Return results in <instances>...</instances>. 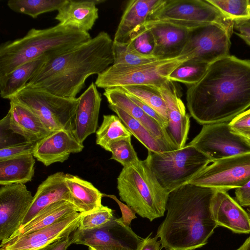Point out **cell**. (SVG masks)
<instances>
[{"mask_svg": "<svg viewBox=\"0 0 250 250\" xmlns=\"http://www.w3.org/2000/svg\"><path fill=\"white\" fill-rule=\"evenodd\" d=\"M227 19L234 22L250 19V0H207Z\"/></svg>", "mask_w": 250, "mask_h": 250, "instance_id": "e575fe53", "label": "cell"}, {"mask_svg": "<svg viewBox=\"0 0 250 250\" xmlns=\"http://www.w3.org/2000/svg\"><path fill=\"white\" fill-rule=\"evenodd\" d=\"M96 134V144L106 151L113 142L132 135L121 120L115 115L103 116L102 123Z\"/></svg>", "mask_w": 250, "mask_h": 250, "instance_id": "4dcf8cb0", "label": "cell"}, {"mask_svg": "<svg viewBox=\"0 0 250 250\" xmlns=\"http://www.w3.org/2000/svg\"><path fill=\"white\" fill-rule=\"evenodd\" d=\"M82 214L78 228L81 230H89L103 227L114 216L113 210L103 205L98 209Z\"/></svg>", "mask_w": 250, "mask_h": 250, "instance_id": "f35d334b", "label": "cell"}, {"mask_svg": "<svg viewBox=\"0 0 250 250\" xmlns=\"http://www.w3.org/2000/svg\"><path fill=\"white\" fill-rule=\"evenodd\" d=\"M0 124L23 137L25 141L34 143L51 133L34 112L13 101H10L9 110Z\"/></svg>", "mask_w": 250, "mask_h": 250, "instance_id": "ffe728a7", "label": "cell"}, {"mask_svg": "<svg viewBox=\"0 0 250 250\" xmlns=\"http://www.w3.org/2000/svg\"><path fill=\"white\" fill-rule=\"evenodd\" d=\"M211 208L213 218L218 226L227 228L235 233H250L249 214L227 191H216Z\"/></svg>", "mask_w": 250, "mask_h": 250, "instance_id": "44dd1931", "label": "cell"}, {"mask_svg": "<svg viewBox=\"0 0 250 250\" xmlns=\"http://www.w3.org/2000/svg\"><path fill=\"white\" fill-rule=\"evenodd\" d=\"M104 0H66L58 10L55 19L60 25L88 32L99 18L96 5Z\"/></svg>", "mask_w": 250, "mask_h": 250, "instance_id": "cb8c5ba5", "label": "cell"}, {"mask_svg": "<svg viewBox=\"0 0 250 250\" xmlns=\"http://www.w3.org/2000/svg\"><path fill=\"white\" fill-rule=\"evenodd\" d=\"M47 55L28 62L16 68L10 73L0 77L1 98L9 100L24 88L35 74L49 59Z\"/></svg>", "mask_w": 250, "mask_h": 250, "instance_id": "83f0119b", "label": "cell"}, {"mask_svg": "<svg viewBox=\"0 0 250 250\" xmlns=\"http://www.w3.org/2000/svg\"><path fill=\"white\" fill-rule=\"evenodd\" d=\"M34 196L24 184L1 186L0 188V240L9 239L21 226Z\"/></svg>", "mask_w": 250, "mask_h": 250, "instance_id": "4fadbf2b", "label": "cell"}, {"mask_svg": "<svg viewBox=\"0 0 250 250\" xmlns=\"http://www.w3.org/2000/svg\"><path fill=\"white\" fill-rule=\"evenodd\" d=\"M131 136L115 141L108 147L107 151L112 153L111 159L120 163L123 167L140 160L131 144Z\"/></svg>", "mask_w": 250, "mask_h": 250, "instance_id": "8d00e7d4", "label": "cell"}, {"mask_svg": "<svg viewBox=\"0 0 250 250\" xmlns=\"http://www.w3.org/2000/svg\"><path fill=\"white\" fill-rule=\"evenodd\" d=\"M120 199L150 221L162 217L168 192L159 184L146 160L123 167L117 178Z\"/></svg>", "mask_w": 250, "mask_h": 250, "instance_id": "5b68a950", "label": "cell"}, {"mask_svg": "<svg viewBox=\"0 0 250 250\" xmlns=\"http://www.w3.org/2000/svg\"><path fill=\"white\" fill-rule=\"evenodd\" d=\"M158 237L156 235L154 237H151V234L144 238V241L139 250H160L161 244L160 240L158 241Z\"/></svg>", "mask_w": 250, "mask_h": 250, "instance_id": "bcb514c9", "label": "cell"}, {"mask_svg": "<svg viewBox=\"0 0 250 250\" xmlns=\"http://www.w3.org/2000/svg\"><path fill=\"white\" fill-rule=\"evenodd\" d=\"M113 64L135 65L149 63L160 59L146 56L130 49L126 43L113 41Z\"/></svg>", "mask_w": 250, "mask_h": 250, "instance_id": "d590c367", "label": "cell"}, {"mask_svg": "<svg viewBox=\"0 0 250 250\" xmlns=\"http://www.w3.org/2000/svg\"><path fill=\"white\" fill-rule=\"evenodd\" d=\"M231 34L217 23L204 24L190 30L187 42L181 54L210 64L229 55Z\"/></svg>", "mask_w": 250, "mask_h": 250, "instance_id": "7c38bea8", "label": "cell"}, {"mask_svg": "<svg viewBox=\"0 0 250 250\" xmlns=\"http://www.w3.org/2000/svg\"><path fill=\"white\" fill-rule=\"evenodd\" d=\"M190 115L202 125L229 122L250 106V60L230 55L210 63L186 93Z\"/></svg>", "mask_w": 250, "mask_h": 250, "instance_id": "6da1fadb", "label": "cell"}, {"mask_svg": "<svg viewBox=\"0 0 250 250\" xmlns=\"http://www.w3.org/2000/svg\"><path fill=\"white\" fill-rule=\"evenodd\" d=\"M250 180V152L214 161L187 184L227 191Z\"/></svg>", "mask_w": 250, "mask_h": 250, "instance_id": "30bf717a", "label": "cell"}, {"mask_svg": "<svg viewBox=\"0 0 250 250\" xmlns=\"http://www.w3.org/2000/svg\"><path fill=\"white\" fill-rule=\"evenodd\" d=\"M121 88L126 93L150 106L168 123L167 110L165 102L156 87L147 85H131Z\"/></svg>", "mask_w": 250, "mask_h": 250, "instance_id": "d6a6232c", "label": "cell"}, {"mask_svg": "<svg viewBox=\"0 0 250 250\" xmlns=\"http://www.w3.org/2000/svg\"><path fill=\"white\" fill-rule=\"evenodd\" d=\"M9 100L21 104L31 110L51 132L60 130H74L78 98H64L24 87Z\"/></svg>", "mask_w": 250, "mask_h": 250, "instance_id": "ba28073f", "label": "cell"}, {"mask_svg": "<svg viewBox=\"0 0 250 250\" xmlns=\"http://www.w3.org/2000/svg\"><path fill=\"white\" fill-rule=\"evenodd\" d=\"M72 244V235H69L52 243L42 250H66Z\"/></svg>", "mask_w": 250, "mask_h": 250, "instance_id": "f6af8a7d", "label": "cell"}, {"mask_svg": "<svg viewBox=\"0 0 250 250\" xmlns=\"http://www.w3.org/2000/svg\"><path fill=\"white\" fill-rule=\"evenodd\" d=\"M165 0H132L128 2L114 35V41L126 43L131 33L147 21Z\"/></svg>", "mask_w": 250, "mask_h": 250, "instance_id": "d4e9b609", "label": "cell"}, {"mask_svg": "<svg viewBox=\"0 0 250 250\" xmlns=\"http://www.w3.org/2000/svg\"><path fill=\"white\" fill-rule=\"evenodd\" d=\"M104 95L108 105L123 110L144 126L159 142L166 151L178 149L169 136L167 129L146 114L120 87L104 89Z\"/></svg>", "mask_w": 250, "mask_h": 250, "instance_id": "e0dca14e", "label": "cell"}, {"mask_svg": "<svg viewBox=\"0 0 250 250\" xmlns=\"http://www.w3.org/2000/svg\"><path fill=\"white\" fill-rule=\"evenodd\" d=\"M77 212L75 206L68 201L62 200L55 202L42 210L30 221L21 226L9 239L0 244L6 243L19 236L49 226Z\"/></svg>", "mask_w": 250, "mask_h": 250, "instance_id": "484cf974", "label": "cell"}, {"mask_svg": "<svg viewBox=\"0 0 250 250\" xmlns=\"http://www.w3.org/2000/svg\"><path fill=\"white\" fill-rule=\"evenodd\" d=\"M160 185L168 193L187 184L212 161L188 144L174 150L148 151L145 159Z\"/></svg>", "mask_w": 250, "mask_h": 250, "instance_id": "8992f818", "label": "cell"}, {"mask_svg": "<svg viewBox=\"0 0 250 250\" xmlns=\"http://www.w3.org/2000/svg\"><path fill=\"white\" fill-rule=\"evenodd\" d=\"M126 43L130 49L140 54L154 56L155 43L153 37L150 30L144 24L131 33Z\"/></svg>", "mask_w": 250, "mask_h": 250, "instance_id": "74e56055", "label": "cell"}, {"mask_svg": "<svg viewBox=\"0 0 250 250\" xmlns=\"http://www.w3.org/2000/svg\"><path fill=\"white\" fill-rule=\"evenodd\" d=\"M164 99L167 110L168 123L167 131L178 149L184 147L190 128V117L178 95L174 82L168 80L155 87Z\"/></svg>", "mask_w": 250, "mask_h": 250, "instance_id": "2e32d148", "label": "cell"}, {"mask_svg": "<svg viewBox=\"0 0 250 250\" xmlns=\"http://www.w3.org/2000/svg\"><path fill=\"white\" fill-rule=\"evenodd\" d=\"M65 174L58 172L49 175L38 187L33 200L21 226L32 220L42 210L49 205L62 200L71 203V197L67 187Z\"/></svg>", "mask_w": 250, "mask_h": 250, "instance_id": "603a6c76", "label": "cell"}, {"mask_svg": "<svg viewBox=\"0 0 250 250\" xmlns=\"http://www.w3.org/2000/svg\"><path fill=\"white\" fill-rule=\"evenodd\" d=\"M103 196L110 197L115 200L119 205L122 216L119 220L125 226L130 227L131 222L133 219L136 218L135 211L129 206L120 201L114 195H106L103 194Z\"/></svg>", "mask_w": 250, "mask_h": 250, "instance_id": "b9f144b4", "label": "cell"}, {"mask_svg": "<svg viewBox=\"0 0 250 250\" xmlns=\"http://www.w3.org/2000/svg\"><path fill=\"white\" fill-rule=\"evenodd\" d=\"M83 144L80 143L73 131L60 130L51 132L37 142L33 155L45 166L66 161L71 153L83 150Z\"/></svg>", "mask_w": 250, "mask_h": 250, "instance_id": "ac0fdd59", "label": "cell"}, {"mask_svg": "<svg viewBox=\"0 0 250 250\" xmlns=\"http://www.w3.org/2000/svg\"><path fill=\"white\" fill-rule=\"evenodd\" d=\"M229 126L235 133L246 137L250 135V109L235 117L229 122Z\"/></svg>", "mask_w": 250, "mask_h": 250, "instance_id": "60d3db41", "label": "cell"}, {"mask_svg": "<svg viewBox=\"0 0 250 250\" xmlns=\"http://www.w3.org/2000/svg\"><path fill=\"white\" fill-rule=\"evenodd\" d=\"M66 0H9L8 7L15 12L28 15L34 19L40 15L58 10Z\"/></svg>", "mask_w": 250, "mask_h": 250, "instance_id": "1f68e13d", "label": "cell"}, {"mask_svg": "<svg viewBox=\"0 0 250 250\" xmlns=\"http://www.w3.org/2000/svg\"><path fill=\"white\" fill-rule=\"evenodd\" d=\"M89 250H130L124 247L117 246H99L88 247Z\"/></svg>", "mask_w": 250, "mask_h": 250, "instance_id": "c3c4849f", "label": "cell"}, {"mask_svg": "<svg viewBox=\"0 0 250 250\" xmlns=\"http://www.w3.org/2000/svg\"><path fill=\"white\" fill-rule=\"evenodd\" d=\"M147 21L168 22L188 29L206 24L217 23L231 35L234 29V22L225 17L207 0H165Z\"/></svg>", "mask_w": 250, "mask_h": 250, "instance_id": "9c48e42d", "label": "cell"}, {"mask_svg": "<svg viewBox=\"0 0 250 250\" xmlns=\"http://www.w3.org/2000/svg\"><path fill=\"white\" fill-rule=\"evenodd\" d=\"M217 189L186 184L168 193L165 219L156 236L166 250H194L208 243L218 227L211 212Z\"/></svg>", "mask_w": 250, "mask_h": 250, "instance_id": "7a4b0ae2", "label": "cell"}, {"mask_svg": "<svg viewBox=\"0 0 250 250\" xmlns=\"http://www.w3.org/2000/svg\"><path fill=\"white\" fill-rule=\"evenodd\" d=\"M128 97L148 116L153 118L164 128L167 129L168 126V122L165 120L157 111L149 105L143 103L137 98L127 93Z\"/></svg>", "mask_w": 250, "mask_h": 250, "instance_id": "7bdbcfd3", "label": "cell"}, {"mask_svg": "<svg viewBox=\"0 0 250 250\" xmlns=\"http://www.w3.org/2000/svg\"><path fill=\"white\" fill-rule=\"evenodd\" d=\"M71 235L72 244L88 247L117 246L130 250H139L144 240L115 216L103 227L89 230L77 228Z\"/></svg>", "mask_w": 250, "mask_h": 250, "instance_id": "5bb4252c", "label": "cell"}, {"mask_svg": "<svg viewBox=\"0 0 250 250\" xmlns=\"http://www.w3.org/2000/svg\"><path fill=\"white\" fill-rule=\"evenodd\" d=\"M233 27L239 34L250 37V19L234 22Z\"/></svg>", "mask_w": 250, "mask_h": 250, "instance_id": "7dc6e473", "label": "cell"}, {"mask_svg": "<svg viewBox=\"0 0 250 250\" xmlns=\"http://www.w3.org/2000/svg\"><path fill=\"white\" fill-rule=\"evenodd\" d=\"M35 144L24 141L0 148V161L22 155L33 154Z\"/></svg>", "mask_w": 250, "mask_h": 250, "instance_id": "ab89813d", "label": "cell"}, {"mask_svg": "<svg viewBox=\"0 0 250 250\" xmlns=\"http://www.w3.org/2000/svg\"><path fill=\"white\" fill-rule=\"evenodd\" d=\"M113 63V40L101 31L87 42L48 60L25 87L76 98L89 76L100 74Z\"/></svg>", "mask_w": 250, "mask_h": 250, "instance_id": "3957f363", "label": "cell"}, {"mask_svg": "<svg viewBox=\"0 0 250 250\" xmlns=\"http://www.w3.org/2000/svg\"><path fill=\"white\" fill-rule=\"evenodd\" d=\"M65 181L70 192L71 203L78 211L84 214L101 208L103 193L90 182L70 174H65Z\"/></svg>", "mask_w": 250, "mask_h": 250, "instance_id": "4316f807", "label": "cell"}, {"mask_svg": "<svg viewBox=\"0 0 250 250\" xmlns=\"http://www.w3.org/2000/svg\"><path fill=\"white\" fill-rule=\"evenodd\" d=\"M207 155L212 162L250 152V145L232 131L229 122L203 125L200 132L188 144Z\"/></svg>", "mask_w": 250, "mask_h": 250, "instance_id": "8fae6325", "label": "cell"}, {"mask_svg": "<svg viewBox=\"0 0 250 250\" xmlns=\"http://www.w3.org/2000/svg\"><path fill=\"white\" fill-rule=\"evenodd\" d=\"M82 215L77 212L49 226L0 244V250H42L73 233L78 228Z\"/></svg>", "mask_w": 250, "mask_h": 250, "instance_id": "9a60e30c", "label": "cell"}, {"mask_svg": "<svg viewBox=\"0 0 250 250\" xmlns=\"http://www.w3.org/2000/svg\"><path fill=\"white\" fill-rule=\"evenodd\" d=\"M191 59V55L186 54L140 65L112 64L98 75L95 84L104 89L131 85L158 86L168 81V76L175 68Z\"/></svg>", "mask_w": 250, "mask_h": 250, "instance_id": "52a82bcc", "label": "cell"}, {"mask_svg": "<svg viewBox=\"0 0 250 250\" xmlns=\"http://www.w3.org/2000/svg\"><path fill=\"white\" fill-rule=\"evenodd\" d=\"M35 160L27 154L0 161V185L24 184L34 175Z\"/></svg>", "mask_w": 250, "mask_h": 250, "instance_id": "f1b7e54d", "label": "cell"}, {"mask_svg": "<svg viewBox=\"0 0 250 250\" xmlns=\"http://www.w3.org/2000/svg\"><path fill=\"white\" fill-rule=\"evenodd\" d=\"M237 202L242 207L250 206V180L244 186L235 189Z\"/></svg>", "mask_w": 250, "mask_h": 250, "instance_id": "ee69618b", "label": "cell"}, {"mask_svg": "<svg viewBox=\"0 0 250 250\" xmlns=\"http://www.w3.org/2000/svg\"><path fill=\"white\" fill-rule=\"evenodd\" d=\"M101 102V94L93 82L78 97L73 132L81 144L97 130Z\"/></svg>", "mask_w": 250, "mask_h": 250, "instance_id": "7402d4cb", "label": "cell"}, {"mask_svg": "<svg viewBox=\"0 0 250 250\" xmlns=\"http://www.w3.org/2000/svg\"><path fill=\"white\" fill-rule=\"evenodd\" d=\"M144 25L150 30L153 37L154 56L163 59L181 54L187 42L190 29L160 21H147Z\"/></svg>", "mask_w": 250, "mask_h": 250, "instance_id": "d6986e66", "label": "cell"}, {"mask_svg": "<svg viewBox=\"0 0 250 250\" xmlns=\"http://www.w3.org/2000/svg\"><path fill=\"white\" fill-rule=\"evenodd\" d=\"M243 137L244 138V139L248 142V143L250 145V136H246V137Z\"/></svg>", "mask_w": 250, "mask_h": 250, "instance_id": "f907efd6", "label": "cell"}, {"mask_svg": "<svg viewBox=\"0 0 250 250\" xmlns=\"http://www.w3.org/2000/svg\"><path fill=\"white\" fill-rule=\"evenodd\" d=\"M121 120L131 135L148 150L155 152L166 151L159 142L140 122L120 108L108 105Z\"/></svg>", "mask_w": 250, "mask_h": 250, "instance_id": "f546056e", "label": "cell"}, {"mask_svg": "<svg viewBox=\"0 0 250 250\" xmlns=\"http://www.w3.org/2000/svg\"><path fill=\"white\" fill-rule=\"evenodd\" d=\"M236 35H237L238 36H239L240 38H241L243 41H244L248 44L250 45V37L245 36L242 35H241L239 34L237 32H235Z\"/></svg>", "mask_w": 250, "mask_h": 250, "instance_id": "681fc988", "label": "cell"}, {"mask_svg": "<svg viewBox=\"0 0 250 250\" xmlns=\"http://www.w3.org/2000/svg\"><path fill=\"white\" fill-rule=\"evenodd\" d=\"M209 64L192 59L178 66L168 76L169 81L189 85L197 83L206 73Z\"/></svg>", "mask_w": 250, "mask_h": 250, "instance_id": "836d02e7", "label": "cell"}, {"mask_svg": "<svg viewBox=\"0 0 250 250\" xmlns=\"http://www.w3.org/2000/svg\"><path fill=\"white\" fill-rule=\"evenodd\" d=\"M92 39L88 32L57 25L45 29L31 28L22 38L0 45V77L28 62L43 56H59Z\"/></svg>", "mask_w": 250, "mask_h": 250, "instance_id": "277c9868", "label": "cell"}]
</instances>
